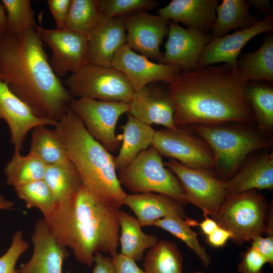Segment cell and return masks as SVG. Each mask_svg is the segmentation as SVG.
<instances>
[{
	"instance_id": "1",
	"label": "cell",
	"mask_w": 273,
	"mask_h": 273,
	"mask_svg": "<svg viewBox=\"0 0 273 273\" xmlns=\"http://www.w3.org/2000/svg\"><path fill=\"white\" fill-rule=\"evenodd\" d=\"M245 82L237 65L224 63L181 71L168 84L175 126L255 121L245 98Z\"/></svg>"
},
{
	"instance_id": "2",
	"label": "cell",
	"mask_w": 273,
	"mask_h": 273,
	"mask_svg": "<svg viewBox=\"0 0 273 273\" xmlns=\"http://www.w3.org/2000/svg\"><path fill=\"white\" fill-rule=\"evenodd\" d=\"M0 79L35 116L57 122L74 99L52 69L36 29L0 39Z\"/></svg>"
},
{
	"instance_id": "3",
	"label": "cell",
	"mask_w": 273,
	"mask_h": 273,
	"mask_svg": "<svg viewBox=\"0 0 273 273\" xmlns=\"http://www.w3.org/2000/svg\"><path fill=\"white\" fill-rule=\"evenodd\" d=\"M119 210L96 198L82 185L72 200L56 206L45 220L59 243L70 248L78 261L91 266L97 252L111 257L118 253Z\"/></svg>"
},
{
	"instance_id": "4",
	"label": "cell",
	"mask_w": 273,
	"mask_h": 273,
	"mask_svg": "<svg viewBox=\"0 0 273 273\" xmlns=\"http://www.w3.org/2000/svg\"><path fill=\"white\" fill-rule=\"evenodd\" d=\"M55 127L83 185L99 200L120 208L127 194L119 183L115 157L89 133L69 108Z\"/></svg>"
},
{
	"instance_id": "5",
	"label": "cell",
	"mask_w": 273,
	"mask_h": 273,
	"mask_svg": "<svg viewBox=\"0 0 273 273\" xmlns=\"http://www.w3.org/2000/svg\"><path fill=\"white\" fill-rule=\"evenodd\" d=\"M192 128L211 149L215 162L214 173L224 181L237 173L249 154L270 148L272 144L258 132L244 125L196 124Z\"/></svg>"
},
{
	"instance_id": "6",
	"label": "cell",
	"mask_w": 273,
	"mask_h": 273,
	"mask_svg": "<svg viewBox=\"0 0 273 273\" xmlns=\"http://www.w3.org/2000/svg\"><path fill=\"white\" fill-rule=\"evenodd\" d=\"M269 209L264 196L251 190L226 194L211 218L231 233L235 243L241 245L265 234Z\"/></svg>"
},
{
	"instance_id": "7",
	"label": "cell",
	"mask_w": 273,
	"mask_h": 273,
	"mask_svg": "<svg viewBox=\"0 0 273 273\" xmlns=\"http://www.w3.org/2000/svg\"><path fill=\"white\" fill-rule=\"evenodd\" d=\"M117 176L121 185L130 192H156L168 195L184 206L188 203L178 178L166 168L162 156L152 146L139 153Z\"/></svg>"
},
{
	"instance_id": "8",
	"label": "cell",
	"mask_w": 273,
	"mask_h": 273,
	"mask_svg": "<svg viewBox=\"0 0 273 273\" xmlns=\"http://www.w3.org/2000/svg\"><path fill=\"white\" fill-rule=\"evenodd\" d=\"M64 85L74 99L129 104L134 93L125 76L117 69L89 63L68 75Z\"/></svg>"
},
{
	"instance_id": "9",
	"label": "cell",
	"mask_w": 273,
	"mask_h": 273,
	"mask_svg": "<svg viewBox=\"0 0 273 273\" xmlns=\"http://www.w3.org/2000/svg\"><path fill=\"white\" fill-rule=\"evenodd\" d=\"M69 108L81 119L89 133L109 152L118 149L122 141L115 133L119 118L128 112L129 104L120 102L74 99Z\"/></svg>"
},
{
	"instance_id": "10",
	"label": "cell",
	"mask_w": 273,
	"mask_h": 273,
	"mask_svg": "<svg viewBox=\"0 0 273 273\" xmlns=\"http://www.w3.org/2000/svg\"><path fill=\"white\" fill-rule=\"evenodd\" d=\"M158 152L193 169L214 173V155L207 143L185 129L155 130L152 145Z\"/></svg>"
},
{
	"instance_id": "11",
	"label": "cell",
	"mask_w": 273,
	"mask_h": 273,
	"mask_svg": "<svg viewBox=\"0 0 273 273\" xmlns=\"http://www.w3.org/2000/svg\"><path fill=\"white\" fill-rule=\"evenodd\" d=\"M164 164L178 178L188 203L200 208L203 216L212 218L226 195V181L213 173L188 167L171 158Z\"/></svg>"
},
{
	"instance_id": "12",
	"label": "cell",
	"mask_w": 273,
	"mask_h": 273,
	"mask_svg": "<svg viewBox=\"0 0 273 273\" xmlns=\"http://www.w3.org/2000/svg\"><path fill=\"white\" fill-rule=\"evenodd\" d=\"M36 29L52 50L50 64L58 77L74 73L87 64V36L65 29L37 26Z\"/></svg>"
},
{
	"instance_id": "13",
	"label": "cell",
	"mask_w": 273,
	"mask_h": 273,
	"mask_svg": "<svg viewBox=\"0 0 273 273\" xmlns=\"http://www.w3.org/2000/svg\"><path fill=\"white\" fill-rule=\"evenodd\" d=\"M169 22L145 11L124 16L126 44L150 60L159 61L163 55L160 47L164 37L168 35Z\"/></svg>"
},
{
	"instance_id": "14",
	"label": "cell",
	"mask_w": 273,
	"mask_h": 273,
	"mask_svg": "<svg viewBox=\"0 0 273 273\" xmlns=\"http://www.w3.org/2000/svg\"><path fill=\"white\" fill-rule=\"evenodd\" d=\"M111 66L125 76L134 91L153 83L163 82L169 84L181 72L176 66L152 62L134 52L126 43L116 51Z\"/></svg>"
},
{
	"instance_id": "15",
	"label": "cell",
	"mask_w": 273,
	"mask_h": 273,
	"mask_svg": "<svg viewBox=\"0 0 273 273\" xmlns=\"http://www.w3.org/2000/svg\"><path fill=\"white\" fill-rule=\"evenodd\" d=\"M211 40V34H204L169 22L165 52L158 63L176 66L181 72L194 70L203 49Z\"/></svg>"
},
{
	"instance_id": "16",
	"label": "cell",
	"mask_w": 273,
	"mask_h": 273,
	"mask_svg": "<svg viewBox=\"0 0 273 273\" xmlns=\"http://www.w3.org/2000/svg\"><path fill=\"white\" fill-rule=\"evenodd\" d=\"M7 123L11 134L10 142L14 152L23 150L26 137L33 128L42 125L54 126L57 122L37 117L29 107L14 95L0 79V121Z\"/></svg>"
},
{
	"instance_id": "17",
	"label": "cell",
	"mask_w": 273,
	"mask_h": 273,
	"mask_svg": "<svg viewBox=\"0 0 273 273\" xmlns=\"http://www.w3.org/2000/svg\"><path fill=\"white\" fill-rule=\"evenodd\" d=\"M272 29L273 16H267L250 27L211 39L203 49L196 69L220 62L237 65V58L242 49L250 39Z\"/></svg>"
},
{
	"instance_id": "18",
	"label": "cell",
	"mask_w": 273,
	"mask_h": 273,
	"mask_svg": "<svg viewBox=\"0 0 273 273\" xmlns=\"http://www.w3.org/2000/svg\"><path fill=\"white\" fill-rule=\"evenodd\" d=\"M154 83L134 91L129 104L128 113L145 123L160 124L166 128L175 129L174 106L168 89H165Z\"/></svg>"
},
{
	"instance_id": "19",
	"label": "cell",
	"mask_w": 273,
	"mask_h": 273,
	"mask_svg": "<svg viewBox=\"0 0 273 273\" xmlns=\"http://www.w3.org/2000/svg\"><path fill=\"white\" fill-rule=\"evenodd\" d=\"M32 241V257L18 269L19 273H62L63 262L69 253L55 239L44 218L37 221Z\"/></svg>"
},
{
	"instance_id": "20",
	"label": "cell",
	"mask_w": 273,
	"mask_h": 273,
	"mask_svg": "<svg viewBox=\"0 0 273 273\" xmlns=\"http://www.w3.org/2000/svg\"><path fill=\"white\" fill-rule=\"evenodd\" d=\"M87 38V63L111 67L115 53L126 43L124 16L103 17Z\"/></svg>"
},
{
	"instance_id": "21",
	"label": "cell",
	"mask_w": 273,
	"mask_h": 273,
	"mask_svg": "<svg viewBox=\"0 0 273 273\" xmlns=\"http://www.w3.org/2000/svg\"><path fill=\"white\" fill-rule=\"evenodd\" d=\"M218 0H172L158 10L159 16L171 22H180L187 29L208 35L216 19Z\"/></svg>"
},
{
	"instance_id": "22",
	"label": "cell",
	"mask_w": 273,
	"mask_h": 273,
	"mask_svg": "<svg viewBox=\"0 0 273 273\" xmlns=\"http://www.w3.org/2000/svg\"><path fill=\"white\" fill-rule=\"evenodd\" d=\"M124 205L134 212L142 226L152 225L155 220L169 215L187 218L184 205L163 194L148 192L127 194Z\"/></svg>"
},
{
	"instance_id": "23",
	"label": "cell",
	"mask_w": 273,
	"mask_h": 273,
	"mask_svg": "<svg viewBox=\"0 0 273 273\" xmlns=\"http://www.w3.org/2000/svg\"><path fill=\"white\" fill-rule=\"evenodd\" d=\"M226 183V194L273 188V153H265L248 161Z\"/></svg>"
},
{
	"instance_id": "24",
	"label": "cell",
	"mask_w": 273,
	"mask_h": 273,
	"mask_svg": "<svg viewBox=\"0 0 273 273\" xmlns=\"http://www.w3.org/2000/svg\"><path fill=\"white\" fill-rule=\"evenodd\" d=\"M127 117L125 124L121 127L122 143L114 160L116 169L118 171L127 166L141 151L152 145L155 131L151 125L141 121L128 112Z\"/></svg>"
},
{
	"instance_id": "25",
	"label": "cell",
	"mask_w": 273,
	"mask_h": 273,
	"mask_svg": "<svg viewBox=\"0 0 273 273\" xmlns=\"http://www.w3.org/2000/svg\"><path fill=\"white\" fill-rule=\"evenodd\" d=\"M237 66L245 82L265 80L273 82V35H266L256 51L239 55Z\"/></svg>"
},
{
	"instance_id": "26",
	"label": "cell",
	"mask_w": 273,
	"mask_h": 273,
	"mask_svg": "<svg viewBox=\"0 0 273 273\" xmlns=\"http://www.w3.org/2000/svg\"><path fill=\"white\" fill-rule=\"evenodd\" d=\"M250 5L244 0H223L216 9V19L211 29V39L225 35L230 30H242L258 21L249 12Z\"/></svg>"
},
{
	"instance_id": "27",
	"label": "cell",
	"mask_w": 273,
	"mask_h": 273,
	"mask_svg": "<svg viewBox=\"0 0 273 273\" xmlns=\"http://www.w3.org/2000/svg\"><path fill=\"white\" fill-rule=\"evenodd\" d=\"M119 224L120 253L135 261H141L146 250L155 245L159 241L158 238L155 235L144 233L138 220L121 209Z\"/></svg>"
},
{
	"instance_id": "28",
	"label": "cell",
	"mask_w": 273,
	"mask_h": 273,
	"mask_svg": "<svg viewBox=\"0 0 273 273\" xmlns=\"http://www.w3.org/2000/svg\"><path fill=\"white\" fill-rule=\"evenodd\" d=\"M28 154L37 158L47 166L71 162L55 128H49L45 125L32 129Z\"/></svg>"
},
{
	"instance_id": "29",
	"label": "cell",
	"mask_w": 273,
	"mask_h": 273,
	"mask_svg": "<svg viewBox=\"0 0 273 273\" xmlns=\"http://www.w3.org/2000/svg\"><path fill=\"white\" fill-rule=\"evenodd\" d=\"M43 180L52 192L56 206L72 200L83 185L71 162L48 166Z\"/></svg>"
},
{
	"instance_id": "30",
	"label": "cell",
	"mask_w": 273,
	"mask_h": 273,
	"mask_svg": "<svg viewBox=\"0 0 273 273\" xmlns=\"http://www.w3.org/2000/svg\"><path fill=\"white\" fill-rule=\"evenodd\" d=\"M245 96L254 115L259 129L263 132L273 129V87L262 81H246Z\"/></svg>"
},
{
	"instance_id": "31",
	"label": "cell",
	"mask_w": 273,
	"mask_h": 273,
	"mask_svg": "<svg viewBox=\"0 0 273 273\" xmlns=\"http://www.w3.org/2000/svg\"><path fill=\"white\" fill-rule=\"evenodd\" d=\"M183 256L173 242L161 240L149 249L145 256L146 273H183Z\"/></svg>"
},
{
	"instance_id": "32",
	"label": "cell",
	"mask_w": 273,
	"mask_h": 273,
	"mask_svg": "<svg viewBox=\"0 0 273 273\" xmlns=\"http://www.w3.org/2000/svg\"><path fill=\"white\" fill-rule=\"evenodd\" d=\"M47 166L39 159L29 154L23 156L19 152H14L4 168L6 184L14 188L43 179Z\"/></svg>"
},
{
	"instance_id": "33",
	"label": "cell",
	"mask_w": 273,
	"mask_h": 273,
	"mask_svg": "<svg viewBox=\"0 0 273 273\" xmlns=\"http://www.w3.org/2000/svg\"><path fill=\"white\" fill-rule=\"evenodd\" d=\"M195 222L188 218L184 220L178 215H169L155 220L152 225L163 229L180 239L195 252L203 265L207 267L211 262L210 257L200 245L197 233L190 228V225H195Z\"/></svg>"
},
{
	"instance_id": "34",
	"label": "cell",
	"mask_w": 273,
	"mask_h": 273,
	"mask_svg": "<svg viewBox=\"0 0 273 273\" xmlns=\"http://www.w3.org/2000/svg\"><path fill=\"white\" fill-rule=\"evenodd\" d=\"M103 17L97 0H71L64 29L87 36Z\"/></svg>"
},
{
	"instance_id": "35",
	"label": "cell",
	"mask_w": 273,
	"mask_h": 273,
	"mask_svg": "<svg viewBox=\"0 0 273 273\" xmlns=\"http://www.w3.org/2000/svg\"><path fill=\"white\" fill-rule=\"evenodd\" d=\"M17 197L23 200L28 208H38L48 219L56 207L52 192L43 179L14 188Z\"/></svg>"
},
{
	"instance_id": "36",
	"label": "cell",
	"mask_w": 273,
	"mask_h": 273,
	"mask_svg": "<svg viewBox=\"0 0 273 273\" xmlns=\"http://www.w3.org/2000/svg\"><path fill=\"white\" fill-rule=\"evenodd\" d=\"M7 12V32L17 34L36 29L34 13L29 0H2Z\"/></svg>"
},
{
	"instance_id": "37",
	"label": "cell",
	"mask_w": 273,
	"mask_h": 273,
	"mask_svg": "<svg viewBox=\"0 0 273 273\" xmlns=\"http://www.w3.org/2000/svg\"><path fill=\"white\" fill-rule=\"evenodd\" d=\"M97 2L103 17L108 18L152 9L159 5L155 0H97Z\"/></svg>"
},
{
	"instance_id": "38",
	"label": "cell",
	"mask_w": 273,
	"mask_h": 273,
	"mask_svg": "<svg viewBox=\"0 0 273 273\" xmlns=\"http://www.w3.org/2000/svg\"><path fill=\"white\" fill-rule=\"evenodd\" d=\"M28 247V242L23 239L22 232H16L9 248L0 257V273H19L15 268L17 261Z\"/></svg>"
},
{
	"instance_id": "39",
	"label": "cell",
	"mask_w": 273,
	"mask_h": 273,
	"mask_svg": "<svg viewBox=\"0 0 273 273\" xmlns=\"http://www.w3.org/2000/svg\"><path fill=\"white\" fill-rule=\"evenodd\" d=\"M241 261L238 267L240 273H263V266L268 263L265 257L252 247L241 253Z\"/></svg>"
},
{
	"instance_id": "40",
	"label": "cell",
	"mask_w": 273,
	"mask_h": 273,
	"mask_svg": "<svg viewBox=\"0 0 273 273\" xmlns=\"http://www.w3.org/2000/svg\"><path fill=\"white\" fill-rule=\"evenodd\" d=\"M47 3L55 21L57 29H64L71 0H48Z\"/></svg>"
},
{
	"instance_id": "41",
	"label": "cell",
	"mask_w": 273,
	"mask_h": 273,
	"mask_svg": "<svg viewBox=\"0 0 273 273\" xmlns=\"http://www.w3.org/2000/svg\"><path fill=\"white\" fill-rule=\"evenodd\" d=\"M251 247L265 257L268 263L273 265V234H268L266 237L259 236L254 238L251 242Z\"/></svg>"
},
{
	"instance_id": "42",
	"label": "cell",
	"mask_w": 273,
	"mask_h": 273,
	"mask_svg": "<svg viewBox=\"0 0 273 273\" xmlns=\"http://www.w3.org/2000/svg\"><path fill=\"white\" fill-rule=\"evenodd\" d=\"M115 273H146L136 264L135 261L121 253L111 257Z\"/></svg>"
},
{
	"instance_id": "43",
	"label": "cell",
	"mask_w": 273,
	"mask_h": 273,
	"mask_svg": "<svg viewBox=\"0 0 273 273\" xmlns=\"http://www.w3.org/2000/svg\"><path fill=\"white\" fill-rule=\"evenodd\" d=\"M93 273H115L114 266L111 257L104 256L97 252L94 255Z\"/></svg>"
},
{
	"instance_id": "44",
	"label": "cell",
	"mask_w": 273,
	"mask_h": 273,
	"mask_svg": "<svg viewBox=\"0 0 273 273\" xmlns=\"http://www.w3.org/2000/svg\"><path fill=\"white\" fill-rule=\"evenodd\" d=\"M232 235L230 232L218 226L211 234L207 236V242L212 247H223Z\"/></svg>"
},
{
	"instance_id": "45",
	"label": "cell",
	"mask_w": 273,
	"mask_h": 273,
	"mask_svg": "<svg viewBox=\"0 0 273 273\" xmlns=\"http://www.w3.org/2000/svg\"><path fill=\"white\" fill-rule=\"evenodd\" d=\"M250 6H253L258 11L264 14V16H272V11L268 0H248Z\"/></svg>"
},
{
	"instance_id": "46",
	"label": "cell",
	"mask_w": 273,
	"mask_h": 273,
	"mask_svg": "<svg viewBox=\"0 0 273 273\" xmlns=\"http://www.w3.org/2000/svg\"><path fill=\"white\" fill-rule=\"evenodd\" d=\"M205 219L201 223H198L203 233L207 236L211 234L218 226L217 223L208 215L204 216Z\"/></svg>"
},
{
	"instance_id": "47",
	"label": "cell",
	"mask_w": 273,
	"mask_h": 273,
	"mask_svg": "<svg viewBox=\"0 0 273 273\" xmlns=\"http://www.w3.org/2000/svg\"><path fill=\"white\" fill-rule=\"evenodd\" d=\"M7 32V15L5 7L0 3V39Z\"/></svg>"
},
{
	"instance_id": "48",
	"label": "cell",
	"mask_w": 273,
	"mask_h": 273,
	"mask_svg": "<svg viewBox=\"0 0 273 273\" xmlns=\"http://www.w3.org/2000/svg\"><path fill=\"white\" fill-rule=\"evenodd\" d=\"M14 205L13 201L6 199L0 194V210H10Z\"/></svg>"
},
{
	"instance_id": "49",
	"label": "cell",
	"mask_w": 273,
	"mask_h": 273,
	"mask_svg": "<svg viewBox=\"0 0 273 273\" xmlns=\"http://www.w3.org/2000/svg\"><path fill=\"white\" fill-rule=\"evenodd\" d=\"M185 273H190V272H185ZM191 273H204V272H202V271H195V272H191Z\"/></svg>"
}]
</instances>
